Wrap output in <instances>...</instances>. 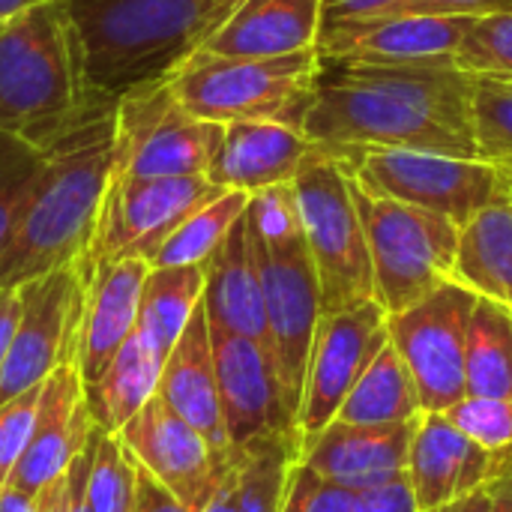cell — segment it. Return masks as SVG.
Wrapping results in <instances>:
<instances>
[{"mask_svg":"<svg viewBox=\"0 0 512 512\" xmlns=\"http://www.w3.org/2000/svg\"><path fill=\"white\" fill-rule=\"evenodd\" d=\"M318 75V48L285 57H219L198 51L168 78V87L183 111L204 120H270L303 129Z\"/></svg>","mask_w":512,"mask_h":512,"instance_id":"cell-5","label":"cell"},{"mask_svg":"<svg viewBox=\"0 0 512 512\" xmlns=\"http://www.w3.org/2000/svg\"><path fill=\"white\" fill-rule=\"evenodd\" d=\"M93 90L66 0H42L0 24V132L36 150L54 147L108 105Z\"/></svg>","mask_w":512,"mask_h":512,"instance_id":"cell-3","label":"cell"},{"mask_svg":"<svg viewBox=\"0 0 512 512\" xmlns=\"http://www.w3.org/2000/svg\"><path fill=\"white\" fill-rule=\"evenodd\" d=\"M444 417L492 453L512 450V399L465 396L450 411H444Z\"/></svg>","mask_w":512,"mask_h":512,"instance_id":"cell-37","label":"cell"},{"mask_svg":"<svg viewBox=\"0 0 512 512\" xmlns=\"http://www.w3.org/2000/svg\"><path fill=\"white\" fill-rule=\"evenodd\" d=\"M204 282H207L204 264L150 267L138 303V333L162 357L171 354L192 312L201 306Z\"/></svg>","mask_w":512,"mask_h":512,"instance_id":"cell-30","label":"cell"},{"mask_svg":"<svg viewBox=\"0 0 512 512\" xmlns=\"http://www.w3.org/2000/svg\"><path fill=\"white\" fill-rule=\"evenodd\" d=\"M315 153L318 147L300 126L234 120L225 123V135L216 159L207 168V180L219 189L258 195L264 189L294 183Z\"/></svg>","mask_w":512,"mask_h":512,"instance_id":"cell-22","label":"cell"},{"mask_svg":"<svg viewBox=\"0 0 512 512\" xmlns=\"http://www.w3.org/2000/svg\"><path fill=\"white\" fill-rule=\"evenodd\" d=\"M87 465H90V441H87V447L69 465V498H72V510L69 512H93L90 501H87V492H84Z\"/></svg>","mask_w":512,"mask_h":512,"instance_id":"cell-44","label":"cell"},{"mask_svg":"<svg viewBox=\"0 0 512 512\" xmlns=\"http://www.w3.org/2000/svg\"><path fill=\"white\" fill-rule=\"evenodd\" d=\"M471 15L393 12L324 21L318 39L321 63H432L453 60Z\"/></svg>","mask_w":512,"mask_h":512,"instance_id":"cell-16","label":"cell"},{"mask_svg":"<svg viewBox=\"0 0 512 512\" xmlns=\"http://www.w3.org/2000/svg\"><path fill=\"white\" fill-rule=\"evenodd\" d=\"M357 512H417V501H414L408 474L393 480V483H387V486L360 492Z\"/></svg>","mask_w":512,"mask_h":512,"instance_id":"cell-41","label":"cell"},{"mask_svg":"<svg viewBox=\"0 0 512 512\" xmlns=\"http://www.w3.org/2000/svg\"><path fill=\"white\" fill-rule=\"evenodd\" d=\"M90 435L93 417L87 411L81 372L75 363H63L42 381L33 432L9 489L42 495L54 480L69 471L72 459L87 447Z\"/></svg>","mask_w":512,"mask_h":512,"instance_id":"cell-18","label":"cell"},{"mask_svg":"<svg viewBox=\"0 0 512 512\" xmlns=\"http://www.w3.org/2000/svg\"><path fill=\"white\" fill-rule=\"evenodd\" d=\"M219 189L201 177H126L114 174L96 237L90 246V264L141 258L150 264L153 252L204 204L219 198Z\"/></svg>","mask_w":512,"mask_h":512,"instance_id":"cell-12","label":"cell"},{"mask_svg":"<svg viewBox=\"0 0 512 512\" xmlns=\"http://www.w3.org/2000/svg\"><path fill=\"white\" fill-rule=\"evenodd\" d=\"M156 396L189 426H195L222 456H234L237 450L228 441L222 405H219V381L213 363V342H210V318L201 306L192 312L186 330L180 333L177 345L165 357L159 390Z\"/></svg>","mask_w":512,"mask_h":512,"instance_id":"cell-23","label":"cell"},{"mask_svg":"<svg viewBox=\"0 0 512 512\" xmlns=\"http://www.w3.org/2000/svg\"><path fill=\"white\" fill-rule=\"evenodd\" d=\"M39 393H42V384L0 405V495L9 489L12 474L21 462V453L30 441L36 408H39Z\"/></svg>","mask_w":512,"mask_h":512,"instance_id":"cell-39","label":"cell"},{"mask_svg":"<svg viewBox=\"0 0 512 512\" xmlns=\"http://www.w3.org/2000/svg\"><path fill=\"white\" fill-rule=\"evenodd\" d=\"M84 492L93 512H132L135 504V459L123 447L120 435L93 426L90 465Z\"/></svg>","mask_w":512,"mask_h":512,"instance_id":"cell-33","label":"cell"},{"mask_svg":"<svg viewBox=\"0 0 512 512\" xmlns=\"http://www.w3.org/2000/svg\"><path fill=\"white\" fill-rule=\"evenodd\" d=\"M45 153L0 132V249L6 246Z\"/></svg>","mask_w":512,"mask_h":512,"instance_id":"cell-36","label":"cell"},{"mask_svg":"<svg viewBox=\"0 0 512 512\" xmlns=\"http://www.w3.org/2000/svg\"><path fill=\"white\" fill-rule=\"evenodd\" d=\"M300 447V429H291L237 450L216 498L201 512H279L285 480L300 459Z\"/></svg>","mask_w":512,"mask_h":512,"instance_id":"cell-26","label":"cell"},{"mask_svg":"<svg viewBox=\"0 0 512 512\" xmlns=\"http://www.w3.org/2000/svg\"><path fill=\"white\" fill-rule=\"evenodd\" d=\"M252 240H255L258 270H261L270 348H273V360H276V372H279L288 408L297 420L309 354H312L315 330L321 321L318 273H315L303 231L285 240H261L252 231Z\"/></svg>","mask_w":512,"mask_h":512,"instance_id":"cell-11","label":"cell"},{"mask_svg":"<svg viewBox=\"0 0 512 512\" xmlns=\"http://www.w3.org/2000/svg\"><path fill=\"white\" fill-rule=\"evenodd\" d=\"M114 177V102L45 150L18 222L0 249V288H21L90 258Z\"/></svg>","mask_w":512,"mask_h":512,"instance_id":"cell-2","label":"cell"},{"mask_svg":"<svg viewBox=\"0 0 512 512\" xmlns=\"http://www.w3.org/2000/svg\"><path fill=\"white\" fill-rule=\"evenodd\" d=\"M132 512H192L186 504H180L147 468L135 462V504Z\"/></svg>","mask_w":512,"mask_h":512,"instance_id":"cell-42","label":"cell"},{"mask_svg":"<svg viewBox=\"0 0 512 512\" xmlns=\"http://www.w3.org/2000/svg\"><path fill=\"white\" fill-rule=\"evenodd\" d=\"M465 378L468 396L512 399V312L480 294L468 324Z\"/></svg>","mask_w":512,"mask_h":512,"instance_id":"cell-31","label":"cell"},{"mask_svg":"<svg viewBox=\"0 0 512 512\" xmlns=\"http://www.w3.org/2000/svg\"><path fill=\"white\" fill-rule=\"evenodd\" d=\"M453 60L471 75L512 81V15L477 18Z\"/></svg>","mask_w":512,"mask_h":512,"instance_id":"cell-35","label":"cell"},{"mask_svg":"<svg viewBox=\"0 0 512 512\" xmlns=\"http://www.w3.org/2000/svg\"><path fill=\"white\" fill-rule=\"evenodd\" d=\"M453 279L512 312V198L462 225Z\"/></svg>","mask_w":512,"mask_h":512,"instance_id":"cell-28","label":"cell"},{"mask_svg":"<svg viewBox=\"0 0 512 512\" xmlns=\"http://www.w3.org/2000/svg\"><path fill=\"white\" fill-rule=\"evenodd\" d=\"M492 492V510L489 512H512V453L507 456L501 474L489 483Z\"/></svg>","mask_w":512,"mask_h":512,"instance_id":"cell-45","label":"cell"},{"mask_svg":"<svg viewBox=\"0 0 512 512\" xmlns=\"http://www.w3.org/2000/svg\"><path fill=\"white\" fill-rule=\"evenodd\" d=\"M507 453H492L456 429L444 414H423L408 453V483L417 512L453 504L486 489L504 468Z\"/></svg>","mask_w":512,"mask_h":512,"instance_id":"cell-19","label":"cell"},{"mask_svg":"<svg viewBox=\"0 0 512 512\" xmlns=\"http://www.w3.org/2000/svg\"><path fill=\"white\" fill-rule=\"evenodd\" d=\"M87 78L117 102L123 93L168 81L189 63L243 0H66Z\"/></svg>","mask_w":512,"mask_h":512,"instance_id":"cell-4","label":"cell"},{"mask_svg":"<svg viewBox=\"0 0 512 512\" xmlns=\"http://www.w3.org/2000/svg\"><path fill=\"white\" fill-rule=\"evenodd\" d=\"M162 366L165 357L135 327V333L117 351V357L102 372V378L84 390L93 426L117 435L156 396Z\"/></svg>","mask_w":512,"mask_h":512,"instance_id":"cell-27","label":"cell"},{"mask_svg":"<svg viewBox=\"0 0 512 512\" xmlns=\"http://www.w3.org/2000/svg\"><path fill=\"white\" fill-rule=\"evenodd\" d=\"M474 144L477 159L512 168V81L477 75Z\"/></svg>","mask_w":512,"mask_h":512,"instance_id":"cell-34","label":"cell"},{"mask_svg":"<svg viewBox=\"0 0 512 512\" xmlns=\"http://www.w3.org/2000/svg\"><path fill=\"white\" fill-rule=\"evenodd\" d=\"M18 315H21V291L0 288V372H3L6 354H9V342H12Z\"/></svg>","mask_w":512,"mask_h":512,"instance_id":"cell-43","label":"cell"},{"mask_svg":"<svg viewBox=\"0 0 512 512\" xmlns=\"http://www.w3.org/2000/svg\"><path fill=\"white\" fill-rule=\"evenodd\" d=\"M492 510V492H489V486L486 489H477V492H471V495H465V498H459V501H453V504H444V507H435V510H426V512H489Z\"/></svg>","mask_w":512,"mask_h":512,"instance_id":"cell-47","label":"cell"},{"mask_svg":"<svg viewBox=\"0 0 512 512\" xmlns=\"http://www.w3.org/2000/svg\"><path fill=\"white\" fill-rule=\"evenodd\" d=\"M351 186L369 240L375 300L387 315L405 312L453 279L462 225L405 201L369 195L354 180Z\"/></svg>","mask_w":512,"mask_h":512,"instance_id":"cell-7","label":"cell"},{"mask_svg":"<svg viewBox=\"0 0 512 512\" xmlns=\"http://www.w3.org/2000/svg\"><path fill=\"white\" fill-rule=\"evenodd\" d=\"M291 186L321 285V315L375 300L369 240L345 162L318 150Z\"/></svg>","mask_w":512,"mask_h":512,"instance_id":"cell-6","label":"cell"},{"mask_svg":"<svg viewBox=\"0 0 512 512\" xmlns=\"http://www.w3.org/2000/svg\"><path fill=\"white\" fill-rule=\"evenodd\" d=\"M477 294L456 279H447L432 294L387 315V333L405 360L423 414H444L468 396L465 342Z\"/></svg>","mask_w":512,"mask_h":512,"instance_id":"cell-10","label":"cell"},{"mask_svg":"<svg viewBox=\"0 0 512 512\" xmlns=\"http://www.w3.org/2000/svg\"><path fill=\"white\" fill-rule=\"evenodd\" d=\"M324 0H243L201 51L219 57H285L318 48Z\"/></svg>","mask_w":512,"mask_h":512,"instance_id":"cell-25","label":"cell"},{"mask_svg":"<svg viewBox=\"0 0 512 512\" xmlns=\"http://www.w3.org/2000/svg\"><path fill=\"white\" fill-rule=\"evenodd\" d=\"M117 435L129 456L192 512H201L216 498L237 456H222L159 396H153Z\"/></svg>","mask_w":512,"mask_h":512,"instance_id":"cell-15","label":"cell"},{"mask_svg":"<svg viewBox=\"0 0 512 512\" xmlns=\"http://www.w3.org/2000/svg\"><path fill=\"white\" fill-rule=\"evenodd\" d=\"M204 273H207L204 309L210 324L237 336H249L264 348H270L261 270H258L255 240L246 213L234 222V228L225 234L219 249L207 258Z\"/></svg>","mask_w":512,"mask_h":512,"instance_id":"cell-24","label":"cell"},{"mask_svg":"<svg viewBox=\"0 0 512 512\" xmlns=\"http://www.w3.org/2000/svg\"><path fill=\"white\" fill-rule=\"evenodd\" d=\"M426 12V15H512V0H399L390 12Z\"/></svg>","mask_w":512,"mask_h":512,"instance_id":"cell-40","label":"cell"},{"mask_svg":"<svg viewBox=\"0 0 512 512\" xmlns=\"http://www.w3.org/2000/svg\"><path fill=\"white\" fill-rule=\"evenodd\" d=\"M342 162L363 192L441 213L456 225L512 198V168L483 159L423 150H354Z\"/></svg>","mask_w":512,"mask_h":512,"instance_id":"cell-8","label":"cell"},{"mask_svg":"<svg viewBox=\"0 0 512 512\" xmlns=\"http://www.w3.org/2000/svg\"><path fill=\"white\" fill-rule=\"evenodd\" d=\"M360 492L312 474L300 459L291 465L279 512H357Z\"/></svg>","mask_w":512,"mask_h":512,"instance_id":"cell-38","label":"cell"},{"mask_svg":"<svg viewBox=\"0 0 512 512\" xmlns=\"http://www.w3.org/2000/svg\"><path fill=\"white\" fill-rule=\"evenodd\" d=\"M420 417L423 405L417 384L405 360L387 339V345L375 354L369 369L360 375V381L342 402L336 420L351 426H396Z\"/></svg>","mask_w":512,"mask_h":512,"instance_id":"cell-29","label":"cell"},{"mask_svg":"<svg viewBox=\"0 0 512 512\" xmlns=\"http://www.w3.org/2000/svg\"><path fill=\"white\" fill-rule=\"evenodd\" d=\"M387 339V312L378 300H366L336 315H321L297 411L303 441H312L336 420L342 402Z\"/></svg>","mask_w":512,"mask_h":512,"instance_id":"cell-14","label":"cell"},{"mask_svg":"<svg viewBox=\"0 0 512 512\" xmlns=\"http://www.w3.org/2000/svg\"><path fill=\"white\" fill-rule=\"evenodd\" d=\"M210 342L219 381V405L231 447L243 450L258 438L297 429L270 348L213 324Z\"/></svg>","mask_w":512,"mask_h":512,"instance_id":"cell-17","label":"cell"},{"mask_svg":"<svg viewBox=\"0 0 512 512\" xmlns=\"http://www.w3.org/2000/svg\"><path fill=\"white\" fill-rule=\"evenodd\" d=\"M72 498H69V471L54 480L42 495H39V512H69Z\"/></svg>","mask_w":512,"mask_h":512,"instance_id":"cell-46","label":"cell"},{"mask_svg":"<svg viewBox=\"0 0 512 512\" xmlns=\"http://www.w3.org/2000/svg\"><path fill=\"white\" fill-rule=\"evenodd\" d=\"M36 3H42V0H0V24L15 18V15H21L24 9L36 6Z\"/></svg>","mask_w":512,"mask_h":512,"instance_id":"cell-49","label":"cell"},{"mask_svg":"<svg viewBox=\"0 0 512 512\" xmlns=\"http://www.w3.org/2000/svg\"><path fill=\"white\" fill-rule=\"evenodd\" d=\"M246 192H222L201 210H195L150 258V267H183V264H207V258L219 249L225 234L249 207Z\"/></svg>","mask_w":512,"mask_h":512,"instance_id":"cell-32","label":"cell"},{"mask_svg":"<svg viewBox=\"0 0 512 512\" xmlns=\"http://www.w3.org/2000/svg\"><path fill=\"white\" fill-rule=\"evenodd\" d=\"M474 81L456 60L321 63L303 132L336 159L354 150L477 159Z\"/></svg>","mask_w":512,"mask_h":512,"instance_id":"cell-1","label":"cell"},{"mask_svg":"<svg viewBox=\"0 0 512 512\" xmlns=\"http://www.w3.org/2000/svg\"><path fill=\"white\" fill-rule=\"evenodd\" d=\"M90 261L21 285V315L0 372V405L39 387L57 366L75 363Z\"/></svg>","mask_w":512,"mask_h":512,"instance_id":"cell-13","label":"cell"},{"mask_svg":"<svg viewBox=\"0 0 512 512\" xmlns=\"http://www.w3.org/2000/svg\"><path fill=\"white\" fill-rule=\"evenodd\" d=\"M222 135L225 123L183 111L168 81L129 90L114 102V174L207 177Z\"/></svg>","mask_w":512,"mask_h":512,"instance_id":"cell-9","label":"cell"},{"mask_svg":"<svg viewBox=\"0 0 512 512\" xmlns=\"http://www.w3.org/2000/svg\"><path fill=\"white\" fill-rule=\"evenodd\" d=\"M147 273L150 264L141 258L90 264L84 312L78 327V348H75V366L81 372L84 390L102 378V372L111 366L117 351L135 333L138 303Z\"/></svg>","mask_w":512,"mask_h":512,"instance_id":"cell-21","label":"cell"},{"mask_svg":"<svg viewBox=\"0 0 512 512\" xmlns=\"http://www.w3.org/2000/svg\"><path fill=\"white\" fill-rule=\"evenodd\" d=\"M0 512H39V495H27L18 489H6L0 495Z\"/></svg>","mask_w":512,"mask_h":512,"instance_id":"cell-48","label":"cell"},{"mask_svg":"<svg viewBox=\"0 0 512 512\" xmlns=\"http://www.w3.org/2000/svg\"><path fill=\"white\" fill-rule=\"evenodd\" d=\"M417 423L420 420L396 426H351L333 420L312 441H303L300 462L336 486L369 492L405 477Z\"/></svg>","mask_w":512,"mask_h":512,"instance_id":"cell-20","label":"cell"}]
</instances>
